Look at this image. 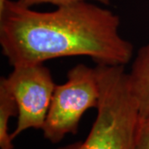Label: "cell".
<instances>
[{"label":"cell","mask_w":149,"mask_h":149,"mask_svg":"<svg viewBox=\"0 0 149 149\" xmlns=\"http://www.w3.org/2000/svg\"><path fill=\"white\" fill-rule=\"evenodd\" d=\"M119 26L117 14L90 1L38 12L7 0L0 10V45L13 67L80 56L97 65H125L133 47Z\"/></svg>","instance_id":"6da1fadb"},{"label":"cell","mask_w":149,"mask_h":149,"mask_svg":"<svg viewBox=\"0 0 149 149\" xmlns=\"http://www.w3.org/2000/svg\"><path fill=\"white\" fill-rule=\"evenodd\" d=\"M134 149H149V116L139 117Z\"/></svg>","instance_id":"52a82bcc"},{"label":"cell","mask_w":149,"mask_h":149,"mask_svg":"<svg viewBox=\"0 0 149 149\" xmlns=\"http://www.w3.org/2000/svg\"><path fill=\"white\" fill-rule=\"evenodd\" d=\"M17 1L20 4L27 8H31L32 6L38 5L42 3H51L56 7H61V6L70 5L83 1H95L104 5H109L110 3V0H17Z\"/></svg>","instance_id":"ba28073f"},{"label":"cell","mask_w":149,"mask_h":149,"mask_svg":"<svg viewBox=\"0 0 149 149\" xmlns=\"http://www.w3.org/2000/svg\"><path fill=\"white\" fill-rule=\"evenodd\" d=\"M6 1H7V0H0V10L3 8V6L5 4Z\"/></svg>","instance_id":"9c48e42d"},{"label":"cell","mask_w":149,"mask_h":149,"mask_svg":"<svg viewBox=\"0 0 149 149\" xmlns=\"http://www.w3.org/2000/svg\"><path fill=\"white\" fill-rule=\"evenodd\" d=\"M100 95L96 68L85 64L74 65L67 73L64 84L56 85L43 136L52 143H58L67 134H76L82 116L88 109L97 108Z\"/></svg>","instance_id":"3957f363"},{"label":"cell","mask_w":149,"mask_h":149,"mask_svg":"<svg viewBox=\"0 0 149 149\" xmlns=\"http://www.w3.org/2000/svg\"><path fill=\"white\" fill-rule=\"evenodd\" d=\"M6 78L18 106L13 140L29 128L42 129L56 85L51 70L43 63L23 65L13 67Z\"/></svg>","instance_id":"277c9868"},{"label":"cell","mask_w":149,"mask_h":149,"mask_svg":"<svg viewBox=\"0 0 149 149\" xmlns=\"http://www.w3.org/2000/svg\"><path fill=\"white\" fill-rule=\"evenodd\" d=\"M128 82L139 117L149 116V42L139 50L128 73Z\"/></svg>","instance_id":"5b68a950"},{"label":"cell","mask_w":149,"mask_h":149,"mask_svg":"<svg viewBox=\"0 0 149 149\" xmlns=\"http://www.w3.org/2000/svg\"><path fill=\"white\" fill-rule=\"evenodd\" d=\"M18 106L16 99L8 84L6 77L0 79V148H14L11 133H8V122L11 118L17 117Z\"/></svg>","instance_id":"8992f818"},{"label":"cell","mask_w":149,"mask_h":149,"mask_svg":"<svg viewBox=\"0 0 149 149\" xmlns=\"http://www.w3.org/2000/svg\"><path fill=\"white\" fill-rule=\"evenodd\" d=\"M123 66L96 65L100 95L93 126L85 141L57 149H134L139 108Z\"/></svg>","instance_id":"7a4b0ae2"},{"label":"cell","mask_w":149,"mask_h":149,"mask_svg":"<svg viewBox=\"0 0 149 149\" xmlns=\"http://www.w3.org/2000/svg\"><path fill=\"white\" fill-rule=\"evenodd\" d=\"M12 149H14V148H12Z\"/></svg>","instance_id":"30bf717a"}]
</instances>
